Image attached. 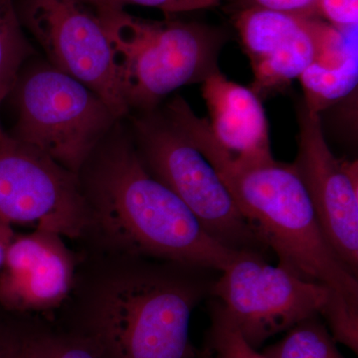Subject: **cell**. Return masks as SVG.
<instances>
[{
  "instance_id": "9c48e42d",
  "label": "cell",
  "mask_w": 358,
  "mask_h": 358,
  "mask_svg": "<svg viewBox=\"0 0 358 358\" xmlns=\"http://www.w3.org/2000/svg\"><path fill=\"white\" fill-rule=\"evenodd\" d=\"M23 18L52 66L91 89L120 119L128 114L112 45L96 13L82 0H26Z\"/></svg>"
},
{
  "instance_id": "5bb4252c",
  "label": "cell",
  "mask_w": 358,
  "mask_h": 358,
  "mask_svg": "<svg viewBox=\"0 0 358 358\" xmlns=\"http://www.w3.org/2000/svg\"><path fill=\"white\" fill-rule=\"evenodd\" d=\"M300 81L305 92L303 105L310 112L320 114L357 89L358 53L334 67L313 63L301 74Z\"/></svg>"
},
{
  "instance_id": "52a82bcc",
  "label": "cell",
  "mask_w": 358,
  "mask_h": 358,
  "mask_svg": "<svg viewBox=\"0 0 358 358\" xmlns=\"http://www.w3.org/2000/svg\"><path fill=\"white\" fill-rule=\"evenodd\" d=\"M141 160L192 212L219 243L236 251L260 252V240L242 215L217 171L192 141L167 120L134 122Z\"/></svg>"
},
{
  "instance_id": "2e32d148",
  "label": "cell",
  "mask_w": 358,
  "mask_h": 358,
  "mask_svg": "<svg viewBox=\"0 0 358 358\" xmlns=\"http://www.w3.org/2000/svg\"><path fill=\"white\" fill-rule=\"evenodd\" d=\"M319 315L301 320L262 352L268 358H345Z\"/></svg>"
},
{
  "instance_id": "d4e9b609",
  "label": "cell",
  "mask_w": 358,
  "mask_h": 358,
  "mask_svg": "<svg viewBox=\"0 0 358 358\" xmlns=\"http://www.w3.org/2000/svg\"><path fill=\"white\" fill-rule=\"evenodd\" d=\"M90 1L93 2V3H95L96 6V4L98 3V2L100 1V0H90Z\"/></svg>"
},
{
  "instance_id": "ac0fdd59",
  "label": "cell",
  "mask_w": 358,
  "mask_h": 358,
  "mask_svg": "<svg viewBox=\"0 0 358 358\" xmlns=\"http://www.w3.org/2000/svg\"><path fill=\"white\" fill-rule=\"evenodd\" d=\"M31 350L33 358H106L91 336H32Z\"/></svg>"
},
{
  "instance_id": "4fadbf2b",
  "label": "cell",
  "mask_w": 358,
  "mask_h": 358,
  "mask_svg": "<svg viewBox=\"0 0 358 358\" xmlns=\"http://www.w3.org/2000/svg\"><path fill=\"white\" fill-rule=\"evenodd\" d=\"M212 136L224 154L243 162L274 159L268 124L260 96L251 88L230 81L220 71L202 82Z\"/></svg>"
},
{
  "instance_id": "8992f818",
  "label": "cell",
  "mask_w": 358,
  "mask_h": 358,
  "mask_svg": "<svg viewBox=\"0 0 358 358\" xmlns=\"http://www.w3.org/2000/svg\"><path fill=\"white\" fill-rule=\"evenodd\" d=\"M220 273L212 282L214 303L256 350L313 315H320L326 324L333 317L334 299L329 289L270 265L260 252H238Z\"/></svg>"
},
{
  "instance_id": "277c9868",
  "label": "cell",
  "mask_w": 358,
  "mask_h": 358,
  "mask_svg": "<svg viewBox=\"0 0 358 358\" xmlns=\"http://www.w3.org/2000/svg\"><path fill=\"white\" fill-rule=\"evenodd\" d=\"M107 32L122 100L150 110L186 85L203 82L219 70L223 37L217 30L180 20H141L124 8L96 6Z\"/></svg>"
},
{
  "instance_id": "30bf717a",
  "label": "cell",
  "mask_w": 358,
  "mask_h": 358,
  "mask_svg": "<svg viewBox=\"0 0 358 358\" xmlns=\"http://www.w3.org/2000/svg\"><path fill=\"white\" fill-rule=\"evenodd\" d=\"M298 155L292 166L312 202L324 237L358 278L357 160L339 159L322 131L320 114L305 105L299 115Z\"/></svg>"
},
{
  "instance_id": "603a6c76",
  "label": "cell",
  "mask_w": 358,
  "mask_h": 358,
  "mask_svg": "<svg viewBox=\"0 0 358 358\" xmlns=\"http://www.w3.org/2000/svg\"><path fill=\"white\" fill-rule=\"evenodd\" d=\"M15 236L13 226L4 221L3 219L0 218V272H1L4 262H6L9 247H10Z\"/></svg>"
},
{
  "instance_id": "d6986e66",
  "label": "cell",
  "mask_w": 358,
  "mask_h": 358,
  "mask_svg": "<svg viewBox=\"0 0 358 358\" xmlns=\"http://www.w3.org/2000/svg\"><path fill=\"white\" fill-rule=\"evenodd\" d=\"M221 0H100L96 6H110L124 8V6L134 4L159 9L166 13H188L217 6Z\"/></svg>"
},
{
  "instance_id": "5b68a950",
  "label": "cell",
  "mask_w": 358,
  "mask_h": 358,
  "mask_svg": "<svg viewBox=\"0 0 358 358\" xmlns=\"http://www.w3.org/2000/svg\"><path fill=\"white\" fill-rule=\"evenodd\" d=\"M15 140L79 176L120 119L101 96L51 64L20 73L13 93Z\"/></svg>"
},
{
  "instance_id": "8fae6325",
  "label": "cell",
  "mask_w": 358,
  "mask_h": 358,
  "mask_svg": "<svg viewBox=\"0 0 358 358\" xmlns=\"http://www.w3.org/2000/svg\"><path fill=\"white\" fill-rule=\"evenodd\" d=\"M320 21L255 7L237 14L235 25L251 63V89L257 95H267L300 79L317 62Z\"/></svg>"
},
{
  "instance_id": "ffe728a7",
  "label": "cell",
  "mask_w": 358,
  "mask_h": 358,
  "mask_svg": "<svg viewBox=\"0 0 358 358\" xmlns=\"http://www.w3.org/2000/svg\"><path fill=\"white\" fill-rule=\"evenodd\" d=\"M243 8L268 9L303 17H320V0H239Z\"/></svg>"
},
{
  "instance_id": "e0dca14e",
  "label": "cell",
  "mask_w": 358,
  "mask_h": 358,
  "mask_svg": "<svg viewBox=\"0 0 358 358\" xmlns=\"http://www.w3.org/2000/svg\"><path fill=\"white\" fill-rule=\"evenodd\" d=\"M210 310L211 324L205 350L212 358H268L242 338L214 301Z\"/></svg>"
},
{
  "instance_id": "9a60e30c",
  "label": "cell",
  "mask_w": 358,
  "mask_h": 358,
  "mask_svg": "<svg viewBox=\"0 0 358 358\" xmlns=\"http://www.w3.org/2000/svg\"><path fill=\"white\" fill-rule=\"evenodd\" d=\"M33 53L31 44L21 29L13 0L0 2V110ZM4 131L0 121V134Z\"/></svg>"
},
{
  "instance_id": "7a4b0ae2",
  "label": "cell",
  "mask_w": 358,
  "mask_h": 358,
  "mask_svg": "<svg viewBox=\"0 0 358 358\" xmlns=\"http://www.w3.org/2000/svg\"><path fill=\"white\" fill-rule=\"evenodd\" d=\"M105 143L92 155L95 160L82 187L92 222L131 255L222 272L239 251L204 230L186 205L148 171L128 138L115 134Z\"/></svg>"
},
{
  "instance_id": "484cf974",
  "label": "cell",
  "mask_w": 358,
  "mask_h": 358,
  "mask_svg": "<svg viewBox=\"0 0 358 358\" xmlns=\"http://www.w3.org/2000/svg\"><path fill=\"white\" fill-rule=\"evenodd\" d=\"M6 1V0H0V2Z\"/></svg>"
},
{
  "instance_id": "ba28073f",
  "label": "cell",
  "mask_w": 358,
  "mask_h": 358,
  "mask_svg": "<svg viewBox=\"0 0 358 358\" xmlns=\"http://www.w3.org/2000/svg\"><path fill=\"white\" fill-rule=\"evenodd\" d=\"M0 218L63 238L92 223L79 176L7 131L0 134Z\"/></svg>"
},
{
  "instance_id": "3957f363",
  "label": "cell",
  "mask_w": 358,
  "mask_h": 358,
  "mask_svg": "<svg viewBox=\"0 0 358 358\" xmlns=\"http://www.w3.org/2000/svg\"><path fill=\"white\" fill-rule=\"evenodd\" d=\"M203 268H138L106 289L91 338L106 358H197L190 341L193 310L212 282Z\"/></svg>"
},
{
  "instance_id": "6da1fadb",
  "label": "cell",
  "mask_w": 358,
  "mask_h": 358,
  "mask_svg": "<svg viewBox=\"0 0 358 358\" xmlns=\"http://www.w3.org/2000/svg\"><path fill=\"white\" fill-rule=\"evenodd\" d=\"M209 162L261 243L275 252L279 266L331 292L334 313L327 329L336 343L357 355L358 278L327 242L294 166L274 159L238 162L222 154Z\"/></svg>"
},
{
  "instance_id": "7c38bea8",
  "label": "cell",
  "mask_w": 358,
  "mask_h": 358,
  "mask_svg": "<svg viewBox=\"0 0 358 358\" xmlns=\"http://www.w3.org/2000/svg\"><path fill=\"white\" fill-rule=\"evenodd\" d=\"M74 275V258L62 236L41 229L16 235L0 272V303L17 312L58 307Z\"/></svg>"
},
{
  "instance_id": "44dd1931",
  "label": "cell",
  "mask_w": 358,
  "mask_h": 358,
  "mask_svg": "<svg viewBox=\"0 0 358 358\" xmlns=\"http://www.w3.org/2000/svg\"><path fill=\"white\" fill-rule=\"evenodd\" d=\"M320 14L339 27L357 25L358 0H320Z\"/></svg>"
},
{
  "instance_id": "7402d4cb",
  "label": "cell",
  "mask_w": 358,
  "mask_h": 358,
  "mask_svg": "<svg viewBox=\"0 0 358 358\" xmlns=\"http://www.w3.org/2000/svg\"><path fill=\"white\" fill-rule=\"evenodd\" d=\"M31 339L10 329L0 331V358H33Z\"/></svg>"
},
{
  "instance_id": "cb8c5ba5",
  "label": "cell",
  "mask_w": 358,
  "mask_h": 358,
  "mask_svg": "<svg viewBox=\"0 0 358 358\" xmlns=\"http://www.w3.org/2000/svg\"><path fill=\"white\" fill-rule=\"evenodd\" d=\"M197 358H212L210 357V355H209L208 352L205 350L204 352H202L201 355H199V357H197Z\"/></svg>"
}]
</instances>
